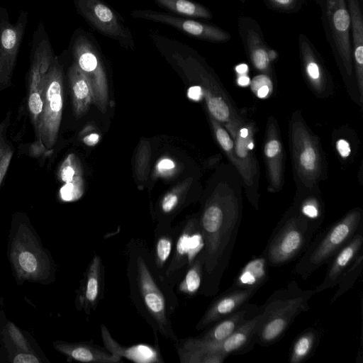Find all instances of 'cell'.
I'll use <instances>...</instances> for the list:
<instances>
[{
	"mask_svg": "<svg viewBox=\"0 0 363 363\" xmlns=\"http://www.w3.org/2000/svg\"><path fill=\"white\" fill-rule=\"evenodd\" d=\"M243 184L231 164L223 165L217 182L198 216L204 240L203 277L200 294L216 295L228 266L240 228Z\"/></svg>",
	"mask_w": 363,
	"mask_h": 363,
	"instance_id": "cell-1",
	"label": "cell"
},
{
	"mask_svg": "<svg viewBox=\"0 0 363 363\" xmlns=\"http://www.w3.org/2000/svg\"><path fill=\"white\" fill-rule=\"evenodd\" d=\"M126 276L130 298L152 329L174 345L179 337L172 315L179 305L174 287L158 273L145 240L132 238L126 245Z\"/></svg>",
	"mask_w": 363,
	"mask_h": 363,
	"instance_id": "cell-2",
	"label": "cell"
},
{
	"mask_svg": "<svg viewBox=\"0 0 363 363\" xmlns=\"http://www.w3.org/2000/svg\"><path fill=\"white\" fill-rule=\"evenodd\" d=\"M289 143L297 189H319L320 182L327 178L325 153L299 111L293 112L289 121Z\"/></svg>",
	"mask_w": 363,
	"mask_h": 363,
	"instance_id": "cell-3",
	"label": "cell"
},
{
	"mask_svg": "<svg viewBox=\"0 0 363 363\" xmlns=\"http://www.w3.org/2000/svg\"><path fill=\"white\" fill-rule=\"evenodd\" d=\"M313 289H303L295 280L279 289L261 306L262 317L256 335V343L267 347L275 343L301 313L310 309Z\"/></svg>",
	"mask_w": 363,
	"mask_h": 363,
	"instance_id": "cell-4",
	"label": "cell"
},
{
	"mask_svg": "<svg viewBox=\"0 0 363 363\" xmlns=\"http://www.w3.org/2000/svg\"><path fill=\"white\" fill-rule=\"evenodd\" d=\"M262 308L227 338L205 342L196 337L179 339L174 345L181 363H222L231 354L250 351L256 343Z\"/></svg>",
	"mask_w": 363,
	"mask_h": 363,
	"instance_id": "cell-5",
	"label": "cell"
},
{
	"mask_svg": "<svg viewBox=\"0 0 363 363\" xmlns=\"http://www.w3.org/2000/svg\"><path fill=\"white\" fill-rule=\"evenodd\" d=\"M363 211L350 210L343 217L318 234H315L296 263L294 272L307 279L345 245L362 228Z\"/></svg>",
	"mask_w": 363,
	"mask_h": 363,
	"instance_id": "cell-6",
	"label": "cell"
},
{
	"mask_svg": "<svg viewBox=\"0 0 363 363\" xmlns=\"http://www.w3.org/2000/svg\"><path fill=\"white\" fill-rule=\"evenodd\" d=\"M314 233L307 220L292 203L282 216L267 242L263 257L268 267H280L306 250Z\"/></svg>",
	"mask_w": 363,
	"mask_h": 363,
	"instance_id": "cell-7",
	"label": "cell"
},
{
	"mask_svg": "<svg viewBox=\"0 0 363 363\" xmlns=\"http://www.w3.org/2000/svg\"><path fill=\"white\" fill-rule=\"evenodd\" d=\"M234 143L235 167L239 172L247 200L255 210L259 208V167L255 151L256 124L240 113L224 125Z\"/></svg>",
	"mask_w": 363,
	"mask_h": 363,
	"instance_id": "cell-8",
	"label": "cell"
},
{
	"mask_svg": "<svg viewBox=\"0 0 363 363\" xmlns=\"http://www.w3.org/2000/svg\"><path fill=\"white\" fill-rule=\"evenodd\" d=\"M9 257L20 279L44 281L53 274L50 257L26 224H20L16 230L10 245Z\"/></svg>",
	"mask_w": 363,
	"mask_h": 363,
	"instance_id": "cell-9",
	"label": "cell"
},
{
	"mask_svg": "<svg viewBox=\"0 0 363 363\" xmlns=\"http://www.w3.org/2000/svg\"><path fill=\"white\" fill-rule=\"evenodd\" d=\"M30 66L28 73L29 112L37 134L43 106L45 79L55 57L45 26L39 22L33 33L30 48Z\"/></svg>",
	"mask_w": 363,
	"mask_h": 363,
	"instance_id": "cell-10",
	"label": "cell"
},
{
	"mask_svg": "<svg viewBox=\"0 0 363 363\" xmlns=\"http://www.w3.org/2000/svg\"><path fill=\"white\" fill-rule=\"evenodd\" d=\"M63 109V69L55 57L46 76L43 92V106L37 133L40 145L50 149L55 145L62 120Z\"/></svg>",
	"mask_w": 363,
	"mask_h": 363,
	"instance_id": "cell-11",
	"label": "cell"
},
{
	"mask_svg": "<svg viewBox=\"0 0 363 363\" xmlns=\"http://www.w3.org/2000/svg\"><path fill=\"white\" fill-rule=\"evenodd\" d=\"M204 250V240L198 216H191L178 225V234L172 255L164 274L173 286L182 278L188 267Z\"/></svg>",
	"mask_w": 363,
	"mask_h": 363,
	"instance_id": "cell-12",
	"label": "cell"
},
{
	"mask_svg": "<svg viewBox=\"0 0 363 363\" xmlns=\"http://www.w3.org/2000/svg\"><path fill=\"white\" fill-rule=\"evenodd\" d=\"M77 13L101 34L125 48H134L133 36L123 19L102 0H73Z\"/></svg>",
	"mask_w": 363,
	"mask_h": 363,
	"instance_id": "cell-13",
	"label": "cell"
},
{
	"mask_svg": "<svg viewBox=\"0 0 363 363\" xmlns=\"http://www.w3.org/2000/svg\"><path fill=\"white\" fill-rule=\"evenodd\" d=\"M72 52L76 64L89 79L94 92V104L105 113L108 101L106 74L99 53L90 39L84 33L74 35Z\"/></svg>",
	"mask_w": 363,
	"mask_h": 363,
	"instance_id": "cell-14",
	"label": "cell"
},
{
	"mask_svg": "<svg viewBox=\"0 0 363 363\" xmlns=\"http://www.w3.org/2000/svg\"><path fill=\"white\" fill-rule=\"evenodd\" d=\"M28 16L27 11H21L16 22L12 23L7 9L0 7V85H6L11 79Z\"/></svg>",
	"mask_w": 363,
	"mask_h": 363,
	"instance_id": "cell-15",
	"label": "cell"
},
{
	"mask_svg": "<svg viewBox=\"0 0 363 363\" xmlns=\"http://www.w3.org/2000/svg\"><path fill=\"white\" fill-rule=\"evenodd\" d=\"M280 129L274 116L269 117L264 138L263 153L270 193L281 190L284 183L285 151L281 142Z\"/></svg>",
	"mask_w": 363,
	"mask_h": 363,
	"instance_id": "cell-16",
	"label": "cell"
},
{
	"mask_svg": "<svg viewBox=\"0 0 363 363\" xmlns=\"http://www.w3.org/2000/svg\"><path fill=\"white\" fill-rule=\"evenodd\" d=\"M131 16L175 28L185 34L201 40L221 42L228 40V33L223 30L192 19L178 17L167 13L154 10H135Z\"/></svg>",
	"mask_w": 363,
	"mask_h": 363,
	"instance_id": "cell-17",
	"label": "cell"
},
{
	"mask_svg": "<svg viewBox=\"0 0 363 363\" xmlns=\"http://www.w3.org/2000/svg\"><path fill=\"white\" fill-rule=\"evenodd\" d=\"M259 286L236 285L217 296L196 325L197 330H204L222 318L237 311L255 294Z\"/></svg>",
	"mask_w": 363,
	"mask_h": 363,
	"instance_id": "cell-18",
	"label": "cell"
},
{
	"mask_svg": "<svg viewBox=\"0 0 363 363\" xmlns=\"http://www.w3.org/2000/svg\"><path fill=\"white\" fill-rule=\"evenodd\" d=\"M326 13L333 36L346 74L352 76L350 16L345 0H326Z\"/></svg>",
	"mask_w": 363,
	"mask_h": 363,
	"instance_id": "cell-19",
	"label": "cell"
},
{
	"mask_svg": "<svg viewBox=\"0 0 363 363\" xmlns=\"http://www.w3.org/2000/svg\"><path fill=\"white\" fill-rule=\"evenodd\" d=\"M104 266L100 255H94L87 266L77 293L76 305L86 317L96 311L104 298Z\"/></svg>",
	"mask_w": 363,
	"mask_h": 363,
	"instance_id": "cell-20",
	"label": "cell"
},
{
	"mask_svg": "<svg viewBox=\"0 0 363 363\" xmlns=\"http://www.w3.org/2000/svg\"><path fill=\"white\" fill-rule=\"evenodd\" d=\"M362 246L363 235L361 228L330 260L323 281L313 289L315 294L337 286L340 276L362 252Z\"/></svg>",
	"mask_w": 363,
	"mask_h": 363,
	"instance_id": "cell-21",
	"label": "cell"
},
{
	"mask_svg": "<svg viewBox=\"0 0 363 363\" xmlns=\"http://www.w3.org/2000/svg\"><path fill=\"white\" fill-rule=\"evenodd\" d=\"M101 336L104 347L113 354L136 363H164L159 348L158 340L153 345L137 344L125 346L118 342L104 324L100 327Z\"/></svg>",
	"mask_w": 363,
	"mask_h": 363,
	"instance_id": "cell-22",
	"label": "cell"
},
{
	"mask_svg": "<svg viewBox=\"0 0 363 363\" xmlns=\"http://www.w3.org/2000/svg\"><path fill=\"white\" fill-rule=\"evenodd\" d=\"M300 48L302 65L308 86L318 97L328 98L333 94V89L323 66L306 40H301Z\"/></svg>",
	"mask_w": 363,
	"mask_h": 363,
	"instance_id": "cell-23",
	"label": "cell"
},
{
	"mask_svg": "<svg viewBox=\"0 0 363 363\" xmlns=\"http://www.w3.org/2000/svg\"><path fill=\"white\" fill-rule=\"evenodd\" d=\"M55 347L68 357L82 362L91 363H120L122 359L111 352L104 346L101 347L89 342H59Z\"/></svg>",
	"mask_w": 363,
	"mask_h": 363,
	"instance_id": "cell-24",
	"label": "cell"
},
{
	"mask_svg": "<svg viewBox=\"0 0 363 363\" xmlns=\"http://www.w3.org/2000/svg\"><path fill=\"white\" fill-rule=\"evenodd\" d=\"M260 306L247 303L237 311L222 318L196 337L205 342L221 341L238 330L247 320L257 314Z\"/></svg>",
	"mask_w": 363,
	"mask_h": 363,
	"instance_id": "cell-25",
	"label": "cell"
},
{
	"mask_svg": "<svg viewBox=\"0 0 363 363\" xmlns=\"http://www.w3.org/2000/svg\"><path fill=\"white\" fill-rule=\"evenodd\" d=\"M177 234L178 226L172 227L170 224H157L154 230L151 254L156 269L164 279L172 255Z\"/></svg>",
	"mask_w": 363,
	"mask_h": 363,
	"instance_id": "cell-26",
	"label": "cell"
},
{
	"mask_svg": "<svg viewBox=\"0 0 363 363\" xmlns=\"http://www.w3.org/2000/svg\"><path fill=\"white\" fill-rule=\"evenodd\" d=\"M68 79L74 113L77 118H80L88 111L91 104L94 103L92 86L88 77L75 62L69 68Z\"/></svg>",
	"mask_w": 363,
	"mask_h": 363,
	"instance_id": "cell-27",
	"label": "cell"
},
{
	"mask_svg": "<svg viewBox=\"0 0 363 363\" xmlns=\"http://www.w3.org/2000/svg\"><path fill=\"white\" fill-rule=\"evenodd\" d=\"M59 177L64 183L60 189V197L65 201L78 200L84 194V179L82 166L74 154H69L59 169Z\"/></svg>",
	"mask_w": 363,
	"mask_h": 363,
	"instance_id": "cell-28",
	"label": "cell"
},
{
	"mask_svg": "<svg viewBox=\"0 0 363 363\" xmlns=\"http://www.w3.org/2000/svg\"><path fill=\"white\" fill-rule=\"evenodd\" d=\"M352 24L359 105L363 103V20L358 0H347Z\"/></svg>",
	"mask_w": 363,
	"mask_h": 363,
	"instance_id": "cell-29",
	"label": "cell"
},
{
	"mask_svg": "<svg viewBox=\"0 0 363 363\" xmlns=\"http://www.w3.org/2000/svg\"><path fill=\"white\" fill-rule=\"evenodd\" d=\"M293 204L307 220L315 235L323 222L325 215L324 203L319 189H297Z\"/></svg>",
	"mask_w": 363,
	"mask_h": 363,
	"instance_id": "cell-30",
	"label": "cell"
},
{
	"mask_svg": "<svg viewBox=\"0 0 363 363\" xmlns=\"http://www.w3.org/2000/svg\"><path fill=\"white\" fill-rule=\"evenodd\" d=\"M320 333L311 327L303 330L294 340L289 361L291 363H302L311 358L318 345Z\"/></svg>",
	"mask_w": 363,
	"mask_h": 363,
	"instance_id": "cell-31",
	"label": "cell"
},
{
	"mask_svg": "<svg viewBox=\"0 0 363 363\" xmlns=\"http://www.w3.org/2000/svg\"><path fill=\"white\" fill-rule=\"evenodd\" d=\"M204 267V255L201 254L188 267L182 278L177 284V291L187 298H192L200 292Z\"/></svg>",
	"mask_w": 363,
	"mask_h": 363,
	"instance_id": "cell-32",
	"label": "cell"
},
{
	"mask_svg": "<svg viewBox=\"0 0 363 363\" xmlns=\"http://www.w3.org/2000/svg\"><path fill=\"white\" fill-rule=\"evenodd\" d=\"M249 54L253 66L262 74L269 76L271 73L270 60L268 50L259 36L254 30H249L247 35Z\"/></svg>",
	"mask_w": 363,
	"mask_h": 363,
	"instance_id": "cell-33",
	"label": "cell"
},
{
	"mask_svg": "<svg viewBox=\"0 0 363 363\" xmlns=\"http://www.w3.org/2000/svg\"><path fill=\"white\" fill-rule=\"evenodd\" d=\"M168 11L186 17L211 18V12L202 5L190 0H154Z\"/></svg>",
	"mask_w": 363,
	"mask_h": 363,
	"instance_id": "cell-34",
	"label": "cell"
},
{
	"mask_svg": "<svg viewBox=\"0 0 363 363\" xmlns=\"http://www.w3.org/2000/svg\"><path fill=\"white\" fill-rule=\"evenodd\" d=\"M363 254L359 253L350 267L342 273L337 282V289L330 299V304L334 303L354 284L362 272Z\"/></svg>",
	"mask_w": 363,
	"mask_h": 363,
	"instance_id": "cell-35",
	"label": "cell"
},
{
	"mask_svg": "<svg viewBox=\"0 0 363 363\" xmlns=\"http://www.w3.org/2000/svg\"><path fill=\"white\" fill-rule=\"evenodd\" d=\"M210 123L216 140L221 150L228 157L229 162L235 164L233 140L226 128L218 121L210 116Z\"/></svg>",
	"mask_w": 363,
	"mask_h": 363,
	"instance_id": "cell-36",
	"label": "cell"
},
{
	"mask_svg": "<svg viewBox=\"0 0 363 363\" xmlns=\"http://www.w3.org/2000/svg\"><path fill=\"white\" fill-rule=\"evenodd\" d=\"M4 124H0V184L10 164L13 150L4 136Z\"/></svg>",
	"mask_w": 363,
	"mask_h": 363,
	"instance_id": "cell-37",
	"label": "cell"
},
{
	"mask_svg": "<svg viewBox=\"0 0 363 363\" xmlns=\"http://www.w3.org/2000/svg\"><path fill=\"white\" fill-rule=\"evenodd\" d=\"M251 87L258 97L265 98L272 91V82L269 76L261 74L253 78Z\"/></svg>",
	"mask_w": 363,
	"mask_h": 363,
	"instance_id": "cell-38",
	"label": "cell"
},
{
	"mask_svg": "<svg viewBox=\"0 0 363 363\" xmlns=\"http://www.w3.org/2000/svg\"><path fill=\"white\" fill-rule=\"evenodd\" d=\"M8 330L16 345L21 350L27 351L28 350L27 342L19 330L13 323L8 325Z\"/></svg>",
	"mask_w": 363,
	"mask_h": 363,
	"instance_id": "cell-39",
	"label": "cell"
},
{
	"mask_svg": "<svg viewBox=\"0 0 363 363\" xmlns=\"http://www.w3.org/2000/svg\"><path fill=\"white\" fill-rule=\"evenodd\" d=\"M174 168L175 164L174 161L167 157L161 159L156 165L157 172L164 176L172 174Z\"/></svg>",
	"mask_w": 363,
	"mask_h": 363,
	"instance_id": "cell-40",
	"label": "cell"
},
{
	"mask_svg": "<svg viewBox=\"0 0 363 363\" xmlns=\"http://www.w3.org/2000/svg\"><path fill=\"white\" fill-rule=\"evenodd\" d=\"M335 148L339 155L343 159L347 158L351 153L350 143L345 138H339L335 142Z\"/></svg>",
	"mask_w": 363,
	"mask_h": 363,
	"instance_id": "cell-41",
	"label": "cell"
},
{
	"mask_svg": "<svg viewBox=\"0 0 363 363\" xmlns=\"http://www.w3.org/2000/svg\"><path fill=\"white\" fill-rule=\"evenodd\" d=\"M13 362L14 363H39V359L33 354L21 353L17 354Z\"/></svg>",
	"mask_w": 363,
	"mask_h": 363,
	"instance_id": "cell-42",
	"label": "cell"
},
{
	"mask_svg": "<svg viewBox=\"0 0 363 363\" xmlns=\"http://www.w3.org/2000/svg\"><path fill=\"white\" fill-rule=\"evenodd\" d=\"M188 97L193 101H200L203 97V89L201 86H192L187 91Z\"/></svg>",
	"mask_w": 363,
	"mask_h": 363,
	"instance_id": "cell-43",
	"label": "cell"
},
{
	"mask_svg": "<svg viewBox=\"0 0 363 363\" xmlns=\"http://www.w3.org/2000/svg\"><path fill=\"white\" fill-rule=\"evenodd\" d=\"M100 136L98 133H91L83 138V142L88 146H94L99 141Z\"/></svg>",
	"mask_w": 363,
	"mask_h": 363,
	"instance_id": "cell-44",
	"label": "cell"
},
{
	"mask_svg": "<svg viewBox=\"0 0 363 363\" xmlns=\"http://www.w3.org/2000/svg\"><path fill=\"white\" fill-rule=\"evenodd\" d=\"M296 0H271V1L277 6L282 8H289L293 6Z\"/></svg>",
	"mask_w": 363,
	"mask_h": 363,
	"instance_id": "cell-45",
	"label": "cell"
},
{
	"mask_svg": "<svg viewBox=\"0 0 363 363\" xmlns=\"http://www.w3.org/2000/svg\"><path fill=\"white\" fill-rule=\"evenodd\" d=\"M250 82V78L246 74L239 75L238 77V84L240 86H247Z\"/></svg>",
	"mask_w": 363,
	"mask_h": 363,
	"instance_id": "cell-46",
	"label": "cell"
},
{
	"mask_svg": "<svg viewBox=\"0 0 363 363\" xmlns=\"http://www.w3.org/2000/svg\"><path fill=\"white\" fill-rule=\"evenodd\" d=\"M248 70L247 65L245 64H240L235 67V71L238 74H246Z\"/></svg>",
	"mask_w": 363,
	"mask_h": 363,
	"instance_id": "cell-47",
	"label": "cell"
},
{
	"mask_svg": "<svg viewBox=\"0 0 363 363\" xmlns=\"http://www.w3.org/2000/svg\"><path fill=\"white\" fill-rule=\"evenodd\" d=\"M268 55L270 61L274 60L277 57V53L274 50H268Z\"/></svg>",
	"mask_w": 363,
	"mask_h": 363,
	"instance_id": "cell-48",
	"label": "cell"
}]
</instances>
